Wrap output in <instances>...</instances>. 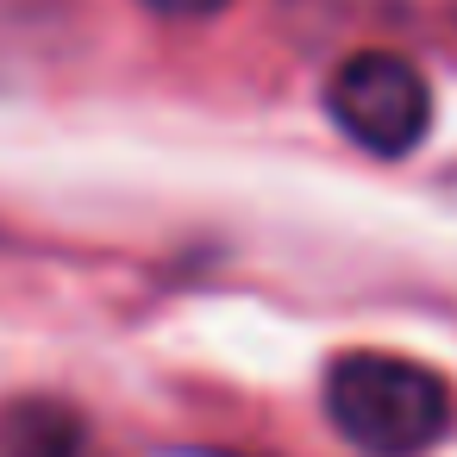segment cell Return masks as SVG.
<instances>
[{"mask_svg":"<svg viewBox=\"0 0 457 457\" xmlns=\"http://www.w3.org/2000/svg\"><path fill=\"white\" fill-rule=\"evenodd\" d=\"M326 413L363 457H420L451 432V382L401 351H345L326 370Z\"/></svg>","mask_w":457,"mask_h":457,"instance_id":"1","label":"cell"},{"mask_svg":"<svg viewBox=\"0 0 457 457\" xmlns=\"http://www.w3.org/2000/svg\"><path fill=\"white\" fill-rule=\"evenodd\" d=\"M157 13H170V20H207V13H220L226 0H151Z\"/></svg>","mask_w":457,"mask_h":457,"instance_id":"4","label":"cell"},{"mask_svg":"<svg viewBox=\"0 0 457 457\" xmlns=\"http://www.w3.org/2000/svg\"><path fill=\"white\" fill-rule=\"evenodd\" d=\"M326 113L351 145L370 157H407L432 126V88L426 76L395 51H357L326 82Z\"/></svg>","mask_w":457,"mask_h":457,"instance_id":"2","label":"cell"},{"mask_svg":"<svg viewBox=\"0 0 457 457\" xmlns=\"http://www.w3.org/2000/svg\"><path fill=\"white\" fill-rule=\"evenodd\" d=\"M0 457H88V432L51 401H20L0 420Z\"/></svg>","mask_w":457,"mask_h":457,"instance_id":"3","label":"cell"}]
</instances>
